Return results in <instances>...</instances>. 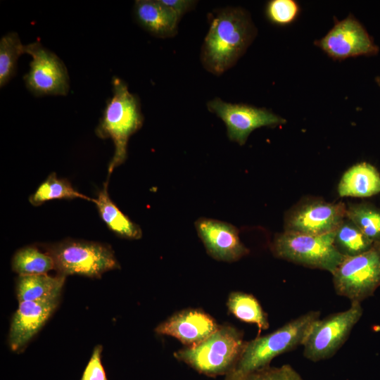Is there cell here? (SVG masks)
<instances>
[{"label": "cell", "instance_id": "cell-1", "mask_svg": "<svg viewBox=\"0 0 380 380\" xmlns=\"http://www.w3.org/2000/svg\"><path fill=\"white\" fill-rule=\"evenodd\" d=\"M248 15L238 8L219 11L213 18L201 51L205 69L219 75L233 66L254 36Z\"/></svg>", "mask_w": 380, "mask_h": 380}, {"label": "cell", "instance_id": "cell-2", "mask_svg": "<svg viewBox=\"0 0 380 380\" xmlns=\"http://www.w3.org/2000/svg\"><path fill=\"white\" fill-rule=\"evenodd\" d=\"M112 84L113 96L107 102L95 130L99 138H110L115 146L107 181L113 170L126 160L129 139L141 127L144 121L139 99L129 92L127 84L113 77Z\"/></svg>", "mask_w": 380, "mask_h": 380}, {"label": "cell", "instance_id": "cell-3", "mask_svg": "<svg viewBox=\"0 0 380 380\" xmlns=\"http://www.w3.org/2000/svg\"><path fill=\"white\" fill-rule=\"evenodd\" d=\"M319 317V311H309L268 334L246 341L236 366L228 374H243L269 366L277 356L303 346Z\"/></svg>", "mask_w": 380, "mask_h": 380}, {"label": "cell", "instance_id": "cell-4", "mask_svg": "<svg viewBox=\"0 0 380 380\" xmlns=\"http://www.w3.org/2000/svg\"><path fill=\"white\" fill-rule=\"evenodd\" d=\"M246 342L242 332L234 327L220 325L206 339L177 350L174 356L200 374L225 376L236 366Z\"/></svg>", "mask_w": 380, "mask_h": 380}, {"label": "cell", "instance_id": "cell-5", "mask_svg": "<svg viewBox=\"0 0 380 380\" xmlns=\"http://www.w3.org/2000/svg\"><path fill=\"white\" fill-rule=\"evenodd\" d=\"M53 258L58 274L99 278L106 272L120 268L112 248L83 240L66 239L43 246Z\"/></svg>", "mask_w": 380, "mask_h": 380}, {"label": "cell", "instance_id": "cell-6", "mask_svg": "<svg viewBox=\"0 0 380 380\" xmlns=\"http://www.w3.org/2000/svg\"><path fill=\"white\" fill-rule=\"evenodd\" d=\"M335 231L319 235L286 232L277 234L271 250L277 258L332 274L345 258L334 245Z\"/></svg>", "mask_w": 380, "mask_h": 380}, {"label": "cell", "instance_id": "cell-7", "mask_svg": "<svg viewBox=\"0 0 380 380\" xmlns=\"http://www.w3.org/2000/svg\"><path fill=\"white\" fill-rule=\"evenodd\" d=\"M332 274L336 294L360 303L380 286V241L367 251L345 257Z\"/></svg>", "mask_w": 380, "mask_h": 380}, {"label": "cell", "instance_id": "cell-8", "mask_svg": "<svg viewBox=\"0 0 380 380\" xmlns=\"http://www.w3.org/2000/svg\"><path fill=\"white\" fill-rule=\"evenodd\" d=\"M362 313L361 303L353 302L344 311L317 319L303 344V356L314 362L333 357L347 341Z\"/></svg>", "mask_w": 380, "mask_h": 380}, {"label": "cell", "instance_id": "cell-9", "mask_svg": "<svg viewBox=\"0 0 380 380\" xmlns=\"http://www.w3.org/2000/svg\"><path fill=\"white\" fill-rule=\"evenodd\" d=\"M25 53L31 56L30 70L23 80L27 89L36 96L68 94L69 76L63 62L38 41L25 45Z\"/></svg>", "mask_w": 380, "mask_h": 380}, {"label": "cell", "instance_id": "cell-10", "mask_svg": "<svg viewBox=\"0 0 380 380\" xmlns=\"http://www.w3.org/2000/svg\"><path fill=\"white\" fill-rule=\"evenodd\" d=\"M347 205L319 198L300 201L286 214L284 231L319 235L335 231L346 217Z\"/></svg>", "mask_w": 380, "mask_h": 380}, {"label": "cell", "instance_id": "cell-11", "mask_svg": "<svg viewBox=\"0 0 380 380\" xmlns=\"http://www.w3.org/2000/svg\"><path fill=\"white\" fill-rule=\"evenodd\" d=\"M208 109L224 122L230 140L243 145L249 134L262 127H274L285 123L283 118L262 108L241 103H227L220 98L210 101Z\"/></svg>", "mask_w": 380, "mask_h": 380}, {"label": "cell", "instance_id": "cell-12", "mask_svg": "<svg viewBox=\"0 0 380 380\" xmlns=\"http://www.w3.org/2000/svg\"><path fill=\"white\" fill-rule=\"evenodd\" d=\"M315 44L335 60L374 55L379 51L367 30L352 15L336 21L331 30Z\"/></svg>", "mask_w": 380, "mask_h": 380}, {"label": "cell", "instance_id": "cell-13", "mask_svg": "<svg viewBox=\"0 0 380 380\" xmlns=\"http://www.w3.org/2000/svg\"><path fill=\"white\" fill-rule=\"evenodd\" d=\"M198 234L207 253L213 258L234 262L249 253L234 225L210 218H199L195 223Z\"/></svg>", "mask_w": 380, "mask_h": 380}, {"label": "cell", "instance_id": "cell-14", "mask_svg": "<svg viewBox=\"0 0 380 380\" xmlns=\"http://www.w3.org/2000/svg\"><path fill=\"white\" fill-rule=\"evenodd\" d=\"M220 325L209 314L201 309L181 310L158 324L155 331L178 339L186 346H196L212 334Z\"/></svg>", "mask_w": 380, "mask_h": 380}, {"label": "cell", "instance_id": "cell-15", "mask_svg": "<svg viewBox=\"0 0 380 380\" xmlns=\"http://www.w3.org/2000/svg\"><path fill=\"white\" fill-rule=\"evenodd\" d=\"M59 298L19 303L8 334V344L13 351L24 348L39 331L57 308Z\"/></svg>", "mask_w": 380, "mask_h": 380}, {"label": "cell", "instance_id": "cell-16", "mask_svg": "<svg viewBox=\"0 0 380 380\" xmlns=\"http://www.w3.org/2000/svg\"><path fill=\"white\" fill-rule=\"evenodd\" d=\"M134 17L144 30L158 37L174 36L179 19L159 0H137L134 7Z\"/></svg>", "mask_w": 380, "mask_h": 380}, {"label": "cell", "instance_id": "cell-17", "mask_svg": "<svg viewBox=\"0 0 380 380\" xmlns=\"http://www.w3.org/2000/svg\"><path fill=\"white\" fill-rule=\"evenodd\" d=\"M340 196L366 198L380 193V174L372 165L362 162L353 165L338 185Z\"/></svg>", "mask_w": 380, "mask_h": 380}, {"label": "cell", "instance_id": "cell-18", "mask_svg": "<svg viewBox=\"0 0 380 380\" xmlns=\"http://www.w3.org/2000/svg\"><path fill=\"white\" fill-rule=\"evenodd\" d=\"M108 181L103 184L94 203L101 218L116 235L128 239H140L142 236L140 227L132 222L112 201L108 192Z\"/></svg>", "mask_w": 380, "mask_h": 380}, {"label": "cell", "instance_id": "cell-19", "mask_svg": "<svg viewBox=\"0 0 380 380\" xmlns=\"http://www.w3.org/2000/svg\"><path fill=\"white\" fill-rule=\"evenodd\" d=\"M65 277L57 274L22 275L16 280V296L19 303L60 297Z\"/></svg>", "mask_w": 380, "mask_h": 380}, {"label": "cell", "instance_id": "cell-20", "mask_svg": "<svg viewBox=\"0 0 380 380\" xmlns=\"http://www.w3.org/2000/svg\"><path fill=\"white\" fill-rule=\"evenodd\" d=\"M227 305L229 311L242 322L255 324L259 334L270 327L267 314L257 298L242 291H234L229 296Z\"/></svg>", "mask_w": 380, "mask_h": 380}, {"label": "cell", "instance_id": "cell-21", "mask_svg": "<svg viewBox=\"0 0 380 380\" xmlns=\"http://www.w3.org/2000/svg\"><path fill=\"white\" fill-rule=\"evenodd\" d=\"M11 267L19 276L45 274L55 270L52 257L32 246L18 250L13 256Z\"/></svg>", "mask_w": 380, "mask_h": 380}, {"label": "cell", "instance_id": "cell-22", "mask_svg": "<svg viewBox=\"0 0 380 380\" xmlns=\"http://www.w3.org/2000/svg\"><path fill=\"white\" fill-rule=\"evenodd\" d=\"M63 198H83L93 203L95 201L77 191L66 179L58 178L55 172H51L30 196L29 202L39 206L46 201Z\"/></svg>", "mask_w": 380, "mask_h": 380}, {"label": "cell", "instance_id": "cell-23", "mask_svg": "<svg viewBox=\"0 0 380 380\" xmlns=\"http://www.w3.org/2000/svg\"><path fill=\"white\" fill-rule=\"evenodd\" d=\"M373 243L374 241L347 217L335 230L334 245L344 257L361 254L369 250Z\"/></svg>", "mask_w": 380, "mask_h": 380}, {"label": "cell", "instance_id": "cell-24", "mask_svg": "<svg viewBox=\"0 0 380 380\" xmlns=\"http://www.w3.org/2000/svg\"><path fill=\"white\" fill-rule=\"evenodd\" d=\"M346 217L372 241H380V207L369 203H350Z\"/></svg>", "mask_w": 380, "mask_h": 380}, {"label": "cell", "instance_id": "cell-25", "mask_svg": "<svg viewBox=\"0 0 380 380\" xmlns=\"http://www.w3.org/2000/svg\"><path fill=\"white\" fill-rule=\"evenodd\" d=\"M25 53V45L18 33L11 32L0 40V87H3L15 76L17 61Z\"/></svg>", "mask_w": 380, "mask_h": 380}, {"label": "cell", "instance_id": "cell-26", "mask_svg": "<svg viewBox=\"0 0 380 380\" xmlns=\"http://www.w3.org/2000/svg\"><path fill=\"white\" fill-rule=\"evenodd\" d=\"M223 380H304L290 365H270L240 375L227 374Z\"/></svg>", "mask_w": 380, "mask_h": 380}, {"label": "cell", "instance_id": "cell-27", "mask_svg": "<svg viewBox=\"0 0 380 380\" xmlns=\"http://www.w3.org/2000/svg\"><path fill=\"white\" fill-rule=\"evenodd\" d=\"M299 6L293 0H272L266 7L268 19L278 25L293 23L299 13Z\"/></svg>", "mask_w": 380, "mask_h": 380}, {"label": "cell", "instance_id": "cell-28", "mask_svg": "<svg viewBox=\"0 0 380 380\" xmlns=\"http://www.w3.org/2000/svg\"><path fill=\"white\" fill-rule=\"evenodd\" d=\"M102 348L101 345L94 347L80 380H108L101 363Z\"/></svg>", "mask_w": 380, "mask_h": 380}, {"label": "cell", "instance_id": "cell-29", "mask_svg": "<svg viewBox=\"0 0 380 380\" xmlns=\"http://www.w3.org/2000/svg\"><path fill=\"white\" fill-rule=\"evenodd\" d=\"M159 1L168 8L179 19L195 4L191 0H159Z\"/></svg>", "mask_w": 380, "mask_h": 380}, {"label": "cell", "instance_id": "cell-30", "mask_svg": "<svg viewBox=\"0 0 380 380\" xmlns=\"http://www.w3.org/2000/svg\"><path fill=\"white\" fill-rule=\"evenodd\" d=\"M376 82L380 87V76L376 77Z\"/></svg>", "mask_w": 380, "mask_h": 380}]
</instances>
